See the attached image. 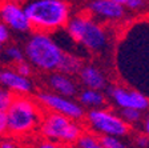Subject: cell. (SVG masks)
<instances>
[{
	"label": "cell",
	"mask_w": 149,
	"mask_h": 148,
	"mask_svg": "<svg viewBox=\"0 0 149 148\" xmlns=\"http://www.w3.org/2000/svg\"><path fill=\"white\" fill-rule=\"evenodd\" d=\"M65 28L67 34L76 43L81 44L91 52L100 53L109 46V35L105 27L93 20L89 15L71 16Z\"/></svg>",
	"instance_id": "obj_4"
},
{
	"label": "cell",
	"mask_w": 149,
	"mask_h": 148,
	"mask_svg": "<svg viewBox=\"0 0 149 148\" xmlns=\"http://www.w3.org/2000/svg\"><path fill=\"white\" fill-rule=\"evenodd\" d=\"M79 79L87 90L101 91L107 87V77L104 72L96 65H83L79 71Z\"/></svg>",
	"instance_id": "obj_12"
},
{
	"label": "cell",
	"mask_w": 149,
	"mask_h": 148,
	"mask_svg": "<svg viewBox=\"0 0 149 148\" xmlns=\"http://www.w3.org/2000/svg\"><path fill=\"white\" fill-rule=\"evenodd\" d=\"M120 117L128 126H130V124H137L143 119V112L136 111V109H121Z\"/></svg>",
	"instance_id": "obj_18"
},
{
	"label": "cell",
	"mask_w": 149,
	"mask_h": 148,
	"mask_svg": "<svg viewBox=\"0 0 149 148\" xmlns=\"http://www.w3.org/2000/svg\"><path fill=\"white\" fill-rule=\"evenodd\" d=\"M96 144H99V137H97L95 133L84 131V132L81 133V136L77 139V142L74 143V147L76 148H89Z\"/></svg>",
	"instance_id": "obj_17"
},
{
	"label": "cell",
	"mask_w": 149,
	"mask_h": 148,
	"mask_svg": "<svg viewBox=\"0 0 149 148\" xmlns=\"http://www.w3.org/2000/svg\"><path fill=\"white\" fill-rule=\"evenodd\" d=\"M79 104L83 108H89V109H100L105 104V96L101 91L87 90L84 88L79 93Z\"/></svg>",
	"instance_id": "obj_14"
},
{
	"label": "cell",
	"mask_w": 149,
	"mask_h": 148,
	"mask_svg": "<svg viewBox=\"0 0 149 148\" xmlns=\"http://www.w3.org/2000/svg\"><path fill=\"white\" fill-rule=\"evenodd\" d=\"M84 120L91 128L92 133L101 136L124 137L129 133V126L115 112L108 109H89L85 114Z\"/></svg>",
	"instance_id": "obj_6"
},
{
	"label": "cell",
	"mask_w": 149,
	"mask_h": 148,
	"mask_svg": "<svg viewBox=\"0 0 149 148\" xmlns=\"http://www.w3.org/2000/svg\"><path fill=\"white\" fill-rule=\"evenodd\" d=\"M81 67H83V65H81L80 59H79L77 56L72 55V53H64V58H63V60H61L59 71H60V74L71 76V75L79 74Z\"/></svg>",
	"instance_id": "obj_15"
},
{
	"label": "cell",
	"mask_w": 149,
	"mask_h": 148,
	"mask_svg": "<svg viewBox=\"0 0 149 148\" xmlns=\"http://www.w3.org/2000/svg\"><path fill=\"white\" fill-rule=\"evenodd\" d=\"M8 40H9V29L0 22V47L3 44L8 43Z\"/></svg>",
	"instance_id": "obj_23"
},
{
	"label": "cell",
	"mask_w": 149,
	"mask_h": 148,
	"mask_svg": "<svg viewBox=\"0 0 149 148\" xmlns=\"http://www.w3.org/2000/svg\"><path fill=\"white\" fill-rule=\"evenodd\" d=\"M13 69H15L19 75H22V76H24V77H28V79H29V76L32 75V65L29 64L27 60H23V62L15 64Z\"/></svg>",
	"instance_id": "obj_22"
},
{
	"label": "cell",
	"mask_w": 149,
	"mask_h": 148,
	"mask_svg": "<svg viewBox=\"0 0 149 148\" xmlns=\"http://www.w3.org/2000/svg\"><path fill=\"white\" fill-rule=\"evenodd\" d=\"M0 148H20V145L13 137H6L0 140Z\"/></svg>",
	"instance_id": "obj_24"
},
{
	"label": "cell",
	"mask_w": 149,
	"mask_h": 148,
	"mask_svg": "<svg viewBox=\"0 0 149 148\" xmlns=\"http://www.w3.org/2000/svg\"><path fill=\"white\" fill-rule=\"evenodd\" d=\"M136 144L140 148H148L149 147V139L145 135H139L136 136Z\"/></svg>",
	"instance_id": "obj_25"
},
{
	"label": "cell",
	"mask_w": 149,
	"mask_h": 148,
	"mask_svg": "<svg viewBox=\"0 0 149 148\" xmlns=\"http://www.w3.org/2000/svg\"><path fill=\"white\" fill-rule=\"evenodd\" d=\"M89 148H104V147H102V145H101V144H100V143H99V144L93 145V147H89Z\"/></svg>",
	"instance_id": "obj_29"
},
{
	"label": "cell",
	"mask_w": 149,
	"mask_h": 148,
	"mask_svg": "<svg viewBox=\"0 0 149 148\" xmlns=\"http://www.w3.org/2000/svg\"><path fill=\"white\" fill-rule=\"evenodd\" d=\"M29 24L37 32H53L65 27L72 13L71 6L63 0H33L23 4Z\"/></svg>",
	"instance_id": "obj_1"
},
{
	"label": "cell",
	"mask_w": 149,
	"mask_h": 148,
	"mask_svg": "<svg viewBox=\"0 0 149 148\" xmlns=\"http://www.w3.org/2000/svg\"><path fill=\"white\" fill-rule=\"evenodd\" d=\"M0 22L9 31L17 34H27L32 29L22 3L17 1H1L0 3Z\"/></svg>",
	"instance_id": "obj_10"
},
{
	"label": "cell",
	"mask_w": 149,
	"mask_h": 148,
	"mask_svg": "<svg viewBox=\"0 0 149 148\" xmlns=\"http://www.w3.org/2000/svg\"><path fill=\"white\" fill-rule=\"evenodd\" d=\"M108 95L120 109H136L144 112L149 109V97L145 93L127 87H108Z\"/></svg>",
	"instance_id": "obj_8"
},
{
	"label": "cell",
	"mask_w": 149,
	"mask_h": 148,
	"mask_svg": "<svg viewBox=\"0 0 149 148\" xmlns=\"http://www.w3.org/2000/svg\"><path fill=\"white\" fill-rule=\"evenodd\" d=\"M7 133V124H6V115L0 114V139Z\"/></svg>",
	"instance_id": "obj_27"
},
{
	"label": "cell",
	"mask_w": 149,
	"mask_h": 148,
	"mask_svg": "<svg viewBox=\"0 0 149 148\" xmlns=\"http://www.w3.org/2000/svg\"><path fill=\"white\" fill-rule=\"evenodd\" d=\"M99 143L104 148H128L124 140L120 137H113V136H101L99 137Z\"/></svg>",
	"instance_id": "obj_19"
},
{
	"label": "cell",
	"mask_w": 149,
	"mask_h": 148,
	"mask_svg": "<svg viewBox=\"0 0 149 148\" xmlns=\"http://www.w3.org/2000/svg\"><path fill=\"white\" fill-rule=\"evenodd\" d=\"M36 102L40 104L41 108H45L49 112L63 115V116L72 119L74 121H79V123L85 117V111L77 102L64 97V96L56 95L53 92L41 91L37 93Z\"/></svg>",
	"instance_id": "obj_7"
},
{
	"label": "cell",
	"mask_w": 149,
	"mask_h": 148,
	"mask_svg": "<svg viewBox=\"0 0 149 148\" xmlns=\"http://www.w3.org/2000/svg\"><path fill=\"white\" fill-rule=\"evenodd\" d=\"M3 55L9 63H13V64H17V63L24 60L23 49L20 47L15 46V44H9L6 48H3Z\"/></svg>",
	"instance_id": "obj_16"
},
{
	"label": "cell",
	"mask_w": 149,
	"mask_h": 148,
	"mask_svg": "<svg viewBox=\"0 0 149 148\" xmlns=\"http://www.w3.org/2000/svg\"><path fill=\"white\" fill-rule=\"evenodd\" d=\"M0 87L15 96H25L32 92V81L19 75L13 68H0Z\"/></svg>",
	"instance_id": "obj_11"
},
{
	"label": "cell",
	"mask_w": 149,
	"mask_h": 148,
	"mask_svg": "<svg viewBox=\"0 0 149 148\" xmlns=\"http://www.w3.org/2000/svg\"><path fill=\"white\" fill-rule=\"evenodd\" d=\"M144 132H145L144 135H145L146 137L149 139V116L146 117L145 121H144Z\"/></svg>",
	"instance_id": "obj_28"
},
{
	"label": "cell",
	"mask_w": 149,
	"mask_h": 148,
	"mask_svg": "<svg viewBox=\"0 0 149 148\" xmlns=\"http://www.w3.org/2000/svg\"><path fill=\"white\" fill-rule=\"evenodd\" d=\"M36 148H60V144H57V143H53L51 142V140H41L39 144H37Z\"/></svg>",
	"instance_id": "obj_26"
},
{
	"label": "cell",
	"mask_w": 149,
	"mask_h": 148,
	"mask_svg": "<svg viewBox=\"0 0 149 148\" xmlns=\"http://www.w3.org/2000/svg\"><path fill=\"white\" fill-rule=\"evenodd\" d=\"M39 130L44 136V139L57 144L59 143L74 144L84 132L81 123L55 112H48L47 115H44Z\"/></svg>",
	"instance_id": "obj_5"
},
{
	"label": "cell",
	"mask_w": 149,
	"mask_h": 148,
	"mask_svg": "<svg viewBox=\"0 0 149 148\" xmlns=\"http://www.w3.org/2000/svg\"><path fill=\"white\" fill-rule=\"evenodd\" d=\"M0 51H1V47H0Z\"/></svg>",
	"instance_id": "obj_30"
},
{
	"label": "cell",
	"mask_w": 149,
	"mask_h": 148,
	"mask_svg": "<svg viewBox=\"0 0 149 148\" xmlns=\"http://www.w3.org/2000/svg\"><path fill=\"white\" fill-rule=\"evenodd\" d=\"M13 99H15V95L12 92H9V91L0 87V114H6L8 111V108L12 104Z\"/></svg>",
	"instance_id": "obj_20"
},
{
	"label": "cell",
	"mask_w": 149,
	"mask_h": 148,
	"mask_svg": "<svg viewBox=\"0 0 149 148\" xmlns=\"http://www.w3.org/2000/svg\"><path fill=\"white\" fill-rule=\"evenodd\" d=\"M89 16L97 23L121 22L127 16V9L121 0H93L87 4Z\"/></svg>",
	"instance_id": "obj_9"
},
{
	"label": "cell",
	"mask_w": 149,
	"mask_h": 148,
	"mask_svg": "<svg viewBox=\"0 0 149 148\" xmlns=\"http://www.w3.org/2000/svg\"><path fill=\"white\" fill-rule=\"evenodd\" d=\"M48 84L52 88L53 93H56V95L64 96L68 99H72L73 96L77 95V86H76L73 79L68 75L55 72L49 76Z\"/></svg>",
	"instance_id": "obj_13"
},
{
	"label": "cell",
	"mask_w": 149,
	"mask_h": 148,
	"mask_svg": "<svg viewBox=\"0 0 149 148\" xmlns=\"http://www.w3.org/2000/svg\"><path fill=\"white\" fill-rule=\"evenodd\" d=\"M7 133L12 137H22L39 130L43 120V108L29 95L15 96L6 112Z\"/></svg>",
	"instance_id": "obj_2"
},
{
	"label": "cell",
	"mask_w": 149,
	"mask_h": 148,
	"mask_svg": "<svg viewBox=\"0 0 149 148\" xmlns=\"http://www.w3.org/2000/svg\"><path fill=\"white\" fill-rule=\"evenodd\" d=\"M64 51L49 34L35 31L28 37L24 47V56L32 67L41 71L59 69L64 58Z\"/></svg>",
	"instance_id": "obj_3"
},
{
	"label": "cell",
	"mask_w": 149,
	"mask_h": 148,
	"mask_svg": "<svg viewBox=\"0 0 149 148\" xmlns=\"http://www.w3.org/2000/svg\"><path fill=\"white\" fill-rule=\"evenodd\" d=\"M127 11H141L146 6V1L143 0H121Z\"/></svg>",
	"instance_id": "obj_21"
}]
</instances>
